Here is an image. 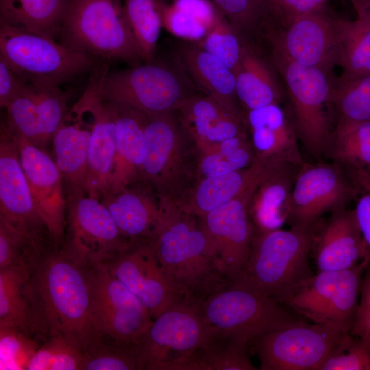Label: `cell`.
I'll list each match as a JSON object with an SVG mask.
<instances>
[{"instance_id": "1", "label": "cell", "mask_w": 370, "mask_h": 370, "mask_svg": "<svg viewBox=\"0 0 370 370\" xmlns=\"http://www.w3.org/2000/svg\"><path fill=\"white\" fill-rule=\"evenodd\" d=\"M32 276L44 335L60 336L83 353L103 337L95 321L88 267L61 249L35 260Z\"/></svg>"}, {"instance_id": "2", "label": "cell", "mask_w": 370, "mask_h": 370, "mask_svg": "<svg viewBox=\"0 0 370 370\" xmlns=\"http://www.w3.org/2000/svg\"><path fill=\"white\" fill-rule=\"evenodd\" d=\"M158 223L148 240L165 273L185 298L202 302L230 282L220 272L201 219L161 195Z\"/></svg>"}, {"instance_id": "3", "label": "cell", "mask_w": 370, "mask_h": 370, "mask_svg": "<svg viewBox=\"0 0 370 370\" xmlns=\"http://www.w3.org/2000/svg\"><path fill=\"white\" fill-rule=\"evenodd\" d=\"M321 222L312 226H292L289 230L254 231L245 268L230 283L280 304L314 274L309 256Z\"/></svg>"}, {"instance_id": "4", "label": "cell", "mask_w": 370, "mask_h": 370, "mask_svg": "<svg viewBox=\"0 0 370 370\" xmlns=\"http://www.w3.org/2000/svg\"><path fill=\"white\" fill-rule=\"evenodd\" d=\"M90 80L102 99L147 116L174 111L193 94L195 86L181 64L177 67L155 60L113 71L102 62Z\"/></svg>"}, {"instance_id": "5", "label": "cell", "mask_w": 370, "mask_h": 370, "mask_svg": "<svg viewBox=\"0 0 370 370\" xmlns=\"http://www.w3.org/2000/svg\"><path fill=\"white\" fill-rule=\"evenodd\" d=\"M211 331L201 302L187 298L175 302L153 319L134 346L137 369L206 370L198 351Z\"/></svg>"}, {"instance_id": "6", "label": "cell", "mask_w": 370, "mask_h": 370, "mask_svg": "<svg viewBox=\"0 0 370 370\" xmlns=\"http://www.w3.org/2000/svg\"><path fill=\"white\" fill-rule=\"evenodd\" d=\"M58 38L68 49L106 62H143L122 0H71Z\"/></svg>"}, {"instance_id": "7", "label": "cell", "mask_w": 370, "mask_h": 370, "mask_svg": "<svg viewBox=\"0 0 370 370\" xmlns=\"http://www.w3.org/2000/svg\"><path fill=\"white\" fill-rule=\"evenodd\" d=\"M0 58L25 82L60 87L91 72L102 62L71 50L56 40L0 24Z\"/></svg>"}, {"instance_id": "8", "label": "cell", "mask_w": 370, "mask_h": 370, "mask_svg": "<svg viewBox=\"0 0 370 370\" xmlns=\"http://www.w3.org/2000/svg\"><path fill=\"white\" fill-rule=\"evenodd\" d=\"M270 47L269 58L284 83L299 140L319 161L325 155L332 130L328 111L330 73L299 64L275 45L270 44Z\"/></svg>"}, {"instance_id": "9", "label": "cell", "mask_w": 370, "mask_h": 370, "mask_svg": "<svg viewBox=\"0 0 370 370\" xmlns=\"http://www.w3.org/2000/svg\"><path fill=\"white\" fill-rule=\"evenodd\" d=\"M366 258L345 270L319 271L294 288L280 304L314 323L350 333L356 316Z\"/></svg>"}, {"instance_id": "10", "label": "cell", "mask_w": 370, "mask_h": 370, "mask_svg": "<svg viewBox=\"0 0 370 370\" xmlns=\"http://www.w3.org/2000/svg\"><path fill=\"white\" fill-rule=\"evenodd\" d=\"M201 308L210 327L248 344L302 319L271 298L232 283L207 297Z\"/></svg>"}, {"instance_id": "11", "label": "cell", "mask_w": 370, "mask_h": 370, "mask_svg": "<svg viewBox=\"0 0 370 370\" xmlns=\"http://www.w3.org/2000/svg\"><path fill=\"white\" fill-rule=\"evenodd\" d=\"M351 337L350 333L301 319L259 338L255 351L261 370H319Z\"/></svg>"}, {"instance_id": "12", "label": "cell", "mask_w": 370, "mask_h": 370, "mask_svg": "<svg viewBox=\"0 0 370 370\" xmlns=\"http://www.w3.org/2000/svg\"><path fill=\"white\" fill-rule=\"evenodd\" d=\"M88 269L93 315L98 330L108 340L134 346L153 321L149 310L103 262L88 266Z\"/></svg>"}, {"instance_id": "13", "label": "cell", "mask_w": 370, "mask_h": 370, "mask_svg": "<svg viewBox=\"0 0 370 370\" xmlns=\"http://www.w3.org/2000/svg\"><path fill=\"white\" fill-rule=\"evenodd\" d=\"M66 226L61 249L86 267L104 262L134 243L121 234L101 201L86 195L66 197Z\"/></svg>"}, {"instance_id": "14", "label": "cell", "mask_w": 370, "mask_h": 370, "mask_svg": "<svg viewBox=\"0 0 370 370\" xmlns=\"http://www.w3.org/2000/svg\"><path fill=\"white\" fill-rule=\"evenodd\" d=\"M357 194L352 178L337 164L304 162L293 185L287 223L291 227L317 225L325 214L345 208Z\"/></svg>"}, {"instance_id": "15", "label": "cell", "mask_w": 370, "mask_h": 370, "mask_svg": "<svg viewBox=\"0 0 370 370\" xmlns=\"http://www.w3.org/2000/svg\"><path fill=\"white\" fill-rule=\"evenodd\" d=\"M258 182L200 218L219 269L230 283L243 271L250 254L255 230L248 206Z\"/></svg>"}, {"instance_id": "16", "label": "cell", "mask_w": 370, "mask_h": 370, "mask_svg": "<svg viewBox=\"0 0 370 370\" xmlns=\"http://www.w3.org/2000/svg\"><path fill=\"white\" fill-rule=\"evenodd\" d=\"M0 219L38 243L51 241L23 170L16 136L5 123L0 130Z\"/></svg>"}, {"instance_id": "17", "label": "cell", "mask_w": 370, "mask_h": 370, "mask_svg": "<svg viewBox=\"0 0 370 370\" xmlns=\"http://www.w3.org/2000/svg\"><path fill=\"white\" fill-rule=\"evenodd\" d=\"M103 263L143 303L153 319L185 298L161 267L148 240L134 243Z\"/></svg>"}, {"instance_id": "18", "label": "cell", "mask_w": 370, "mask_h": 370, "mask_svg": "<svg viewBox=\"0 0 370 370\" xmlns=\"http://www.w3.org/2000/svg\"><path fill=\"white\" fill-rule=\"evenodd\" d=\"M265 36L270 44L303 66L330 73L338 64L337 19L322 10L299 18L280 31L270 27Z\"/></svg>"}, {"instance_id": "19", "label": "cell", "mask_w": 370, "mask_h": 370, "mask_svg": "<svg viewBox=\"0 0 370 370\" xmlns=\"http://www.w3.org/2000/svg\"><path fill=\"white\" fill-rule=\"evenodd\" d=\"M15 136L20 162L34 202L53 244L58 247L65 235L67 204L60 172L46 151Z\"/></svg>"}, {"instance_id": "20", "label": "cell", "mask_w": 370, "mask_h": 370, "mask_svg": "<svg viewBox=\"0 0 370 370\" xmlns=\"http://www.w3.org/2000/svg\"><path fill=\"white\" fill-rule=\"evenodd\" d=\"M68 95L60 87L28 84L5 108V124L15 135L46 151L69 113Z\"/></svg>"}, {"instance_id": "21", "label": "cell", "mask_w": 370, "mask_h": 370, "mask_svg": "<svg viewBox=\"0 0 370 370\" xmlns=\"http://www.w3.org/2000/svg\"><path fill=\"white\" fill-rule=\"evenodd\" d=\"M92 118L86 195L100 200L108 194L116 154V116L114 103L102 99L92 82L76 103Z\"/></svg>"}, {"instance_id": "22", "label": "cell", "mask_w": 370, "mask_h": 370, "mask_svg": "<svg viewBox=\"0 0 370 370\" xmlns=\"http://www.w3.org/2000/svg\"><path fill=\"white\" fill-rule=\"evenodd\" d=\"M174 111L147 116L145 160L140 177L166 195L177 182L182 166V130Z\"/></svg>"}, {"instance_id": "23", "label": "cell", "mask_w": 370, "mask_h": 370, "mask_svg": "<svg viewBox=\"0 0 370 370\" xmlns=\"http://www.w3.org/2000/svg\"><path fill=\"white\" fill-rule=\"evenodd\" d=\"M256 158L270 163H304L290 111L273 103L248 110L245 120Z\"/></svg>"}, {"instance_id": "24", "label": "cell", "mask_w": 370, "mask_h": 370, "mask_svg": "<svg viewBox=\"0 0 370 370\" xmlns=\"http://www.w3.org/2000/svg\"><path fill=\"white\" fill-rule=\"evenodd\" d=\"M311 252L317 271L348 269L370 258L354 209L336 210L321 222Z\"/></svg>"}, {"instance_id": "25", "label": "cell", "mask_w": 370, "mask_h": 370, "mask_svg": "<svg viewBox=\"0 0 370 370\" xmlns=\"http://www.w3.org/2000/svg\"><path fill=\"white\" fill-rule=\"evenodd\" d=\"M174 111L200 155L212 151L227 139L247 134L243 116L230 112L206 95L187 97Z\"/></svg>"}, {"instance_id": "26", "label": "cell", "mask_w": 370, "mask_h": 370, "mask_svg": "<svg viewBox=\"0 0 370 370\" xmlns=\"http://www.w3.org/2000/svg\"><path fill=\"white\" fill-rule=\"evenodd\" d=\"M33 264L22 261L0 269V328L43 335L35 295Z\"/></svg>"}, {"instance_id": "27", "label": "cell", "mask_w": 370, "mask_h": 370, "mask_svg": "<svg viewBox=\"0 0 370 370\" xmlns=\"http://www.w3.org/2000/svg\"><path fill=\"white\" fill-rule=\"evenodd\" d=\"M275 165L256 158L245 169L201 178L188 196L175 202L184 212L201 218L258 182Z\"/></svg>"}, {"instance_id": "28", "label": "cell", "mask_w": 370, "mask_h": 370, "mask_svg": "<svg viewBox=\"0 0 370 370\" xmlns=\"http://www.w3.org/2000/svg\"><path fill=\"white\" fill-rule=\"evenodd\" d=\"M83 118L81 112L72 108L52 139L55 162L66 197L86 195L91 125Z\"/></svg>"}, {"instance_id": "29", "label": "cell", "mask_w": 370, "mask_h": 370, "mask_svg": "<svg viewBox=\"0 0 370 370\" xmlns=\"http://www.w3.org/2000/svg\"><path fill=\"white\" fill-rule=\"evenodd\" d=\"M300 167L291 164L275 165L258 182L248 206L255 231L280 229L287 223L293 188Z\"/></svg>"}, {"instance_id": "30", "label": "cell", "mask_w": 370, "mask_h": 370, "mask_svg": "<svg viewBox=\"0 0 370 370\" xmlns=\"http://www.w3.org/2000/svg\"><path fill=\"white\" fill-rule=\"evenodd\" d=\"M179 62L195 86L230 112L243 116L238 103L234 73L197 44L179 45Z\"/></svg>"}, {"instance_id": "31", "label": "cell", "mask_w": 370, "mask_h": 370, "mask_svg": "<svg viewBox=\"0 0 370 370\" xmlns=\"http://www.w3.org/2000/svg\"><path fill=\"white\" fill-rule=\"evenodd\" d=\"M115 106L116 154L108 194L128 187L139 178L145 160L144 128L147 116L130 108Z\"/></svg>"}, {"instance_id": "32", "label": "cell", "mask_w": 370, "mask_h": 370, "mask_svg": "<svg viewBox=\"0 0 370 370\" xmlns=\"http://www.w3.org/2000/svg\"><path fill=\"white\" fill-rule=\"evenodd\" d=\"M236 89L238 101L251 110L273 103H280L282 90L270 58L247 41L236 71Z\"/></svg>"}, {"instance_id": "33", "label": "cell", "mask_w": 370, "mask_h": 370, "mask_svg": "<svg viewBox=\"0 0 370 370\" xmlns=\"http://www.w3.org/2000/svg\"><path fill=\"white\" fill-rule=\"evenodd\" d=\"M101 201L125 238L132 243L149 239L160 217V201L130 186L108 193Z\"/></svg>"}, {"instance_id": "34", "label": "cell", "mask_w": 370, "mask_h": 370, "mask_svg": "<svg viewBox=\"0 0 370 370\" xmlns=\"http://www.w3.org/2000/svg\"><path fill=\"white\" fill-rule=\"evenodd\" d=\"M70 1L0 0V24L56 40Z\"/></svg>"}, {"instance_id": "35", "label": "cell", "mask_w": 370, "mask_h": 370, "mask_svg": "<svg viewBox=\"0 0 370 370\" xmlns=\"http://www.w3.org/2000/svg\"><path fill=\"white\" fill-rule=\"evenodd\" d=\"M325 155L346 172L361 169L370 173V121L336 123Z\"/></svg>"}, {"instance_id": "36", "label": "cell", "mask_w": 370, "mask_h": 370, "mask_svg": "<svg viewBox=\"0 0 370 370\" xmlns=\"http://www.w3.org/2000/svg\"><path fill=\"white\" fill-rule=\"evenodd\" d=\"M163 26L174 35L191 41H200L217 21V13L206 0H174L162 2Z\"/></svg>"}, {"instance_id": "37", "label": "cell", "mask_w": 370, "mask_h": 370, "mask_svg": "<svg viewBox=\"0 0 370 370\" xmlns=\"http://www.w3.org/2000/svg\"><path fill=\"white\" fill-rule=\"evenodd\" d=\"M328 107L334 113L336 123L370 121V75L343 74L332 79Z\"/></svg>"}, {"instance_id": "38", "label": "cell", "mask_w": 370, "mask_h": 370, "mask_svg": "<svg viewBox=\"0 0 370 370\" xmlns=\"http://www.w3.org/2000/svg\"><path fill=\"white\" fill-rule=\"evenodd\" d=\"M123 6L130 30L144 62L155 60L161 28L160 0H123Z\"/></svg>"}, {"instance_id": "39", "label": "cell", "mask_w": 370, "mask_h": 370, "mask_svg": "<svg viewBox=\"0 0 370 370\" xmlns=\"http://www.w3.org/2000/svg\"><path fill=\"white\" fill-rule=\"evenodd\" d=\"M338 64L348 75H370V25L357 18L337 19Z\"/></svg>"}, {"instance_id": "40", "label": "cell", "mask_w": 370, "mask_h": 370, "mask_svg": "<svg viewBox=\"0 0 370 370\" xmlns=\"http://www.w3.org/2000/svg\"><path fill=\"white\" fill-rule=\"evenodd\" d=\"M247 345L241 339L212 328L199 356L208 370H256L247 354Z\"/></svg>"}, {"instance_id": "41", "label": "cell", "mask_w": 370, "mask_h": 370, "mask_svg": "<svg viewBox=\"0 0 370 370\" xmlns=\"http://www.w3.org/2000/svg\"><path fill=\"white\" fill-rule=\"evenodd\" d=\"M256 155L247 134L224 140L211 152L200 155L199 178L245 169L255 160Z\"/></svg>"}, {"instance_id": "42", "label": "cell", "mask_w": 370, "mask_h": 370, "mask_svg": "<svg viewBox=\"0 0 370 370\" xmlns=\"http://www.w3.org/2000/svg\"><path fill=\"white\" fill-rule=\"evenodd\" d=\"M247 40L267 25L272 16L268 0H209Z\"/></svg>"}, {"instance_id": "43", "label": "cell", "mask_w": 370, "mask_h": 370, "mask_svg": "<svg viewBox=\"0 0 370 370\" xmlns=\"http://www.w3.org/2000/svg\"><path fill=\"white\" fill-rule=\"evenodd\" d=\"M247 42L222 15L213 28L197 44L234 73L240 64Z\"/></svg>"}, {"instance_id": "44", "label": "cell", "mask_w": 370, "mask_h": 370, "mask_svg": "<svg viewBox=\"0 0 370 370\" xmlns=\"http://www.w3.org/2000/svg\"><path fill=\"white\" fill-rule=\"evenodd\" d=\"M84 353L60 336H50L36 350L27 370H80Z\"/></svg>"}, {"instance_id": "45", "label": "cell", "mask_w": 370, "mask_h": 370, "mask_svg": "<svg viewBox=\"0 0 370 370\" xmlns=\"http://www.w3.org/2000/svg\"><path fill=\"white\" fill-rule=\"evenodd\" d=\"M137 369L136 356L133 346L117 344L101 338L84 353L80 370Z\"/></svg>"}, {"instance_id": "46", "label": "cell", "mask_w": 370, "mask_h": 370, "mask_svg": "<svg viewBox=\"0 0 370 370\" xmlns=\"http://www.w3.org/2000/svg\"><path fill=\"white\" fill-rule=\"evenodd\" d=\"M40 345L36 339L16 328H0V369L27 370Z\"/></svg>"}, {"instance_id": "47", "label": "cell", "mask_w": 370, "mask_h": 370, "mask_svg": "<svg viewBox=\"0 0 370 370\" xmlns=\"http://www.w3.org/2000/svg\"><path fill=\"white\" fill-rule=\"evenodd\" d=\"M319 370H370V343L352 335L347 345L328 358Z\"/></svg>"}, {"instance_id": "48", "label": "cell", "mask_w": 370, "mask_h": 370, "mask_svg": "<svg viewBox=\"0 0 370 370\" xmlns=\"http://www.w3.org/2000/svg\"><path fill=\"white\" fill-rule=\"evenodd\" d=\"M348 174L358 189L354 210L370 256V173L359 169L349 171Z\"/></svg>"}, {"instance_id": "49", "label": "cell", "mask_w": 370, "mask_h": 370, "mask_svg": "<svg viewBox=\"0 0 370 370\" xmlns=\"http://www.w3.org/2000/svg\"><path fill=\"white\" fill-rule=\"evenodd\" d=\"M327 0H274L272 16L285 27L292 21L322 10Z\"/></svg>"}, {"instance_id": "50", "label": "cell", "mask_w": 370, "mask_h": 370, "mask_svg": "<svg viewBox=\"0 0 370 370\" xmlns=\"http://www.w3.org/2000/svg\"><path fill=\"white\" fill-rule=\"evenodd\" d=\"M360 297L355 321L350 334L370 343V264L363 275Z\"/></svg>"}, {"instance_id": "51", "label": "cell", "mask_w": 370, "mask_h": 370, "mask_svg": "<svg viewBox=\"0 0 370 370\" xmlns=\"http://www.w3.org/2000/svg\"><path fill=\"white\" fill-rule=\"evenodd\" d=\"M28 84L10 68L4 60L0 58V106L1 108H5Z\"/></svg>"}, {"instance_id": "52", "label": "cell", "mask_w": 370, "mask_h": 370, "mask_svg": "<svg viewBox=\"0 0 370 370\" xmlns=\"http://www.w3.org/2000/svg\"><path fill=\"white\" fill-rule=\"evenodd\" d=\"M352 5L357 13V18L370 25V2H354Z\"/></svg>"}, {"instance_id": "53", "label": "cell", "mask_w": 370, "mask_h": 370, "mask_svg": "<svg viewBox=\"0 0 370 370\" xmlns=\"http://www.w3.org/2000/svg\"><path fill=\"white\" fill-rule=\"evenodd\" d=\"M351 1V3H354V2H370V0H349Z\"/></svg>"}, {"instance_id": "54", "label": "cell", "mask_w": 370, "mask_h": 370, "mask_svg": "<svg viewBox=\"0 0 370 370\" xmlns=\"http://www.w3.org/2000/svg\"><path fill=\"white\" fill-rule=\"evenodd\" d=\"M273 1H274V0H268L269 3L270 7H271V5H272V3H273Z\"/></svg>"}]
</instances>
